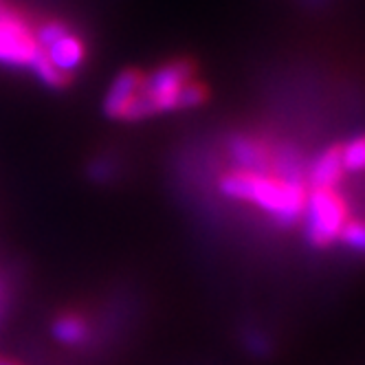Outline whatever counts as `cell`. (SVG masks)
I'll return each instance as SVG.
<instances>
[{
    "mask_svg": "<svg viewBox=\"0 0 365 365\" xmlns=\"http://www.w3.org/2000/svg\"><path fill=\"white\" fill-rule=\"evenodd\" d=\"M145 101L150 115L202 108L212 97V88L198 75L192 58H174L145 73Z\"/></svg>",
    "mask_w": 365,
    "mask_h": 365,
    "instance_id": "6da1fadb",
    "label": "cell"
},
{
    "mask_svg": "<svg viewBox=\"0 0 365 365\" xmlns=\"http://www.w3.org/2000/svg\"><path fill=\"white\" fill-rule=\"evenodd\" d=\"M38 51L36 24L16 7L0 3V64L31 66Z\"/></svg>",
    "mask_w": 365,
    "mask_h": 365,
    "instance_id": "7a4b0ae2",
    "label": "cell"
},
{
    "mask_svg": "<svg viewBox=\"0 0 365 365\" xmlns=\"http://www.w3.org/2000/svg\"><path fill=\"white\" fill-rule=\"evenodd\" d=\"M145 73L141 68L121 71L106 97H103V113L115 121H141L150 119V108L145 101Z\"/></svg>",
    "mask_w": 365,
    "mask_h": 365,
    "instance_id": "3957f363",
    "label": "cell"
},
{
    "mask_svg": "<svg viewBox=\"0 0 365 365\" xmlns=\"http://www.w3.org/2000/svg\"><path fill=\"white\" fill-rule=\"evenodd\" d=\"M40 51L51 60V64H56L62 73H66L71 77L88 58L86 42L82 40V36H77L71 29H64L53 42H48Z\"/></svg>",
    "mask_w": 365,
    "mask_h": 365,
    "instance_id": "277c9868",
    "label": "cell"
},
{
    "mask_svg": "<svg viewBox=\"0 0 365 365\" xmlns=\"http://www.w3.org/2000/svg\"><path fill=\"white\" fill-rule=\"evenodd\" d=\"M53 336L64 346H82L91 339V324L75 310L62 312L53 322Z\"/></svg>",
    "mask_w": 365,
    "mask_h": 365,
    "instance_id": "5b68a950",
    "label": "cell"
},
{
    "mask_svg": "<svg viewBox=\"0 0 365 365\" xmlns=\"http://www.w3.org/2000/svg\"><path fill=\"white\" fill-rule=\"evenodd\" d=\"M31 68H34V73L38 75V80H40L44 86H48V88H58V91H62V88H66V86L71 84V80H73L71 75L62 73L56 64H51V60L42 53V51H38V56H36L34 62H31Z\"/></svg>",
    "mask_w": 365,
    "mask_h": 365,
    "instance_id": "8992f818",
    "label": "cell"
},
{
    "mask_svg": "<svg viewBox=\"0 0 365 365\" xmlns=\"http://www.w3.org/2000/svg\"><path fill=\"white\" fill-rule=\"evenodd\" d=\"M0 365H20V363L14 359H7V356H0Z\"/></svg>",
    "mask_w": 365,
    "mask_h": 365,
    "instance_id": "52a82bcc",
    "label": "cell"
},
{
    "mask_svg": "<svg viewBox=\"0 0 365 365\" xmlns=\"http://www.w3.org/2000/svg\"><path fill=\"white\" fill-rule=\"evenodd\" d=\"M0 3H3V0H0Z\"/></svg>",
    "mask_w": 365,
    "mask_h": 365,
    "instance_id": "ba28073f",
    "label": "cell"
}]
</instances>
